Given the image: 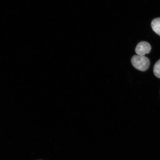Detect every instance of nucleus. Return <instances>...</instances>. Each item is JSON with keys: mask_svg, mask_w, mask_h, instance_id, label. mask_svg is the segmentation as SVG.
I'll list each match as a JSON object with an SVG mask.
<instances>
[{"mask_svg": "<svg viewBox=\"0 0 160 160\" xmlns=\"http://www.w3.org/2000/svg\"><path fill=\"white\" fill-rule=\"evenodd\" d=\"M131 63L136 69L141 71H145L149 68L150 64L148 58L145 56L134 55L132 58Z\"/></svg>", "mask_w": 160, "mask_h": 160, "instance_id": "nucleus-1", "label": "nucleus"}, {"mask_svg": "<svg viewBox=\"0 0 160 160\" xmlns=\"http://www.w3.org/2000/svg\"><path fill=\"white\" fill-rule=\"evenodd\" d=\"M151 49V46L149 43L145 41H142L137 45L135 51L138 55L144 56L146 54L149 53Z\"/></svg>", "mask_w": 160, "mask_h": 160, "instance_id": "nucleus-2", "label": "nucleus"}, {"mask_svg": "<svg viewBox=\"0 0 160 160\" xmlns=\"http://www.w3.org/2000/svg\"><path fill=\"white\" fill-rule=\"evenodd\" d=\"M151 25L153 31L160 36V18L153 19L151 22Z\"/></svg>", "mask_w": 160, "mask_h": 160, "instance_id": "nucleus-3", "label": "nucleus"}, {"mask_svg": "<svg viewBox=\"0 0 160 160\" xmlns=\"http://www.w3.org/2000/svg\"><path fill=\"white\" fill-rule=\"evenodd\" d=\"M153 73L156 77L160 79V59L155 63L154 66Z\"/></svg>", "mask_w": 160, "mask_h": 160, "instance_id": "nucleus-4", "label": "nucleus"}, {"mask_svg": "<svg viewBox=\"0 0 160 160\" xmlns=\"http://www.w3.org/2000/svg\"></svg>", "mask_w": 160, "mask_h": 160, "instance_id": "nucleus-5", "label": "nucleus"}]
</instances>
